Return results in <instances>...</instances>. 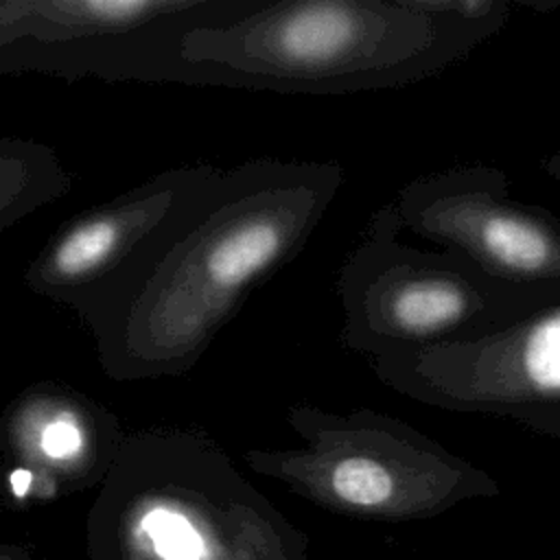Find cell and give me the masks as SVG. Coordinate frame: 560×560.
<instances>
[{
    "label": "cell",
    "instance_id": "cell-9",
    "mask_svg": "<svg viewBox=\"0 0 560 560\" xmlns=\"http://www.w3.org/2000/svg\"><path fill=\"white\" fill-rule=\"evenodd\" d=\"M376 378L422 405L516 418L560 405V302L483 337L370 359Z\"/></svg>",
    "mask_w": 560,
    "mask_h": 560
},
{
    "label": "cell",
    "instance_id": "cell-11",
    "mask_svg": "<svg viewBox=\"0 0 560 560\" xmlns=\"http://www.w3.org/2000/svg\"><path fill=\"white\" fill-rule=\"evenodd\" d=\"M72 184L74 175L50 144L0 136V234L44 206L63 199Z\"/></svg>",
    "mask_w": 560,
    "mask_h": 560
},
{
    "label": "cell",
    "instance_id": "cell-4",
    "mask_svg": "<svg viewBox=\"0 0 560 560\" xmlns=\"http://www.w3.org/2000/svg\"><path fill=\"white\" fill-rule=\"evenodd\" d=\"M149 475L120 512L129 560H308V540L206 435L127 438Z\"/></svg>",
    "mask_w": 560,
    "mask_h": 560
},
{
    "label": "cell",
    "instance_id": "cell-10",
    "mask_svg": "<svg viewBox=\"0 0 560 560\" xmlns=\"http://www.w3.org/2000/svg\"><path fill=\"white\" fill-rule=\"evenodd\" d=\"M120 444L118 418L59 381L31 383L0 416L11 486L28 497H55L66 486L88 481L116 459Z\"/></svg>",
    "mask_w": 560,
    "mask_h": 560
},
{
    "label": "cell",
    "instance_id": "cell-8",
    "mask_svg": "<svg viewBox=\"0 0 560 560\" xmlns=\"http://www.w3.org/2000/svg\"><path fill=\"white\" fill-rule=\"evenodd\" d=\"M400 232L453 252L534 308L560 302V219L510 192L488 164L451 166L407 182L389 201Z\"/></svg>",
    "mask_w": 560,
    "mask_h": 560
},
{
    "label": "cell",
    "instance_id": "cell-14",
    "mask_svg": "<svg viewBox=\"0 0 560 560\" xmlns=\"http://www.w3.org/2000/svg\"><path fill=\"white\" fill-rule=\"evenodd\" d=\"M0 560H11V558H7V556H0Z\"/></svg>",
    "mask_w": 560,
    "mask_h": 560
},
{
    "label": "cell",
    "instance_id": "cell-7",
    "mask_svg": "<svg viewBox=\"0 0 560 560\" xmlns=\"http://www.w3.org/2000/svg\"><path fill=\"white\" fill-rule=\"evenodd\" d=\"M254 0H0V74L173 83L182 31Z\"/></svg>",
    "mask_w": 560,
    "mask_h": 560
},
{
    "label": "cell",
    "instance_id": "cell-15",
    "mask_svg": "<svg viewBox=\"0 0 560 560\" xmlns=\"http://www.w3.org/2000/svg\"><path fill=\"white\" fill-rule=\"evenodd\" d=\"M125 560H129V558H125Z\"/></svg>",
    "mask_w": 560,
    "mask_h": 560
},
{
    "label": "cell",
    "instance_id": "cell-3",
    "mask_svg": "<svg viewBox=\"0 0 560 560\" xmlns=\"http://www.w3.org/2000/svg\"><path fill=\"white\" fill-rule=\"evenodd\" d=\"M287 424L302 444L249 448L247 466L332 514L424 521L501 492L490 472L396 416L368 407L337 413L302 402L287 411Z\"/></svg>",
    "mask_w": 560,
    "mask_h": 560
},
{
    "label": "cell",
    "instance_id": "cell-13",
    "mask_svg": "<svg viewBox=\"0 0 560 560\" xmlns=\"http://www.w3.org/2000/svg\"><path fill=\"white\" fill-rule=\"evenodd\" d=\"M540 168H542L549 177H553L556 182H560V149L553 151V153H549V155H545V158L540 160Z\"/></svg>",
    "mask_w": 560,
    "mask_h": 560
},
{
    "label": "cell",
    "instance_id": "cell-1",
    "mask_svg": "<svg viewBox=\"0 0 560 560\" xmlns=\"http://www.w3.org/2000/svg\"><path fill=\"white\" fill-rule=\"evenodd\" d=\"M343 182L335 160L252 158L223 168L136 293L92 337L101 370L120 383L190 372L249 295L306 247Z\"/></svg>",
    "mask_w": 560,
    "mask_h": 560
},
{
    "label": "cell",
    "instance_id": "cell-5",
    "mask_svg": "<svg viewBox=\"0 0 560 560\" xmlns=\"http://www.w3.org/2000/svg\"><path fill=\"white\" fill-rule=\"evenodd\" d=\"M398 234L392 206H381L339 269V339L352 352L374 359L470 341L536 311L457 254Z\"/></svg>",
    "mask_w": 560,
    "mask_h": 560
},
{
    "label": "cell",
    "instance_id": "cell-12",
    "mask_svg": "<svg viewBox=\"0 0 560 560\" xmlns=\"http://www.w3.org/2000/svg\"><path fill=\"white\" fill-rule=\"evenodd\" d=\"M514 422L536 431V433H542V435H549V438H556L560 440V405L556 407H542V409H534V411H527V413H521L514 418Z\"/></svg>",
    "mask_w": 560,
    "mask_h": 560
},
{
    "label": "cell",
    "instance_id": "cell-6",
    "mask_svg": "<svg viewBox=\"0 0 560 560\" xmlns=\"http://www.w3.org/2000/svg\"><path fill=\"white\" fill-rule=\"evenodd\" d=\"M223 168L173 166L63 221L31 258L24 284L77 313L90 335L116 315L210 197Z\"/></svg>",
    "mask_w": 560,
    "mask_h": 560
},
{
    "label": "cell",
    "instance_id": "cell-2",
    "mask_svg": "<svg viewBox=\"0 0 560 560\" xmlns=\"http://www.w3.org/2000/svg\"><path fill=\"white\" fill-rule=\"evenodd\" d=\"M501 28L424 13L409 0H254L177 35L173 83L280 94L392 90L466 59Z\"/></svg>",
    "mask_w": 560,
    "mask_h": 560
}]
</instances>
